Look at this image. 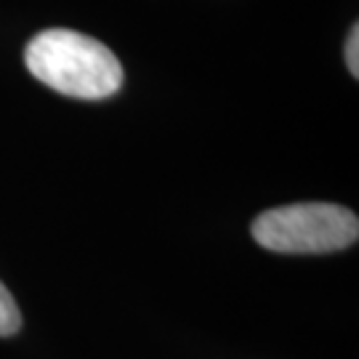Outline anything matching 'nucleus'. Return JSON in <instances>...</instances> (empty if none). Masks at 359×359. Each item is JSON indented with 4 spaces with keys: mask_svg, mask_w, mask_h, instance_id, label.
Listing matches in <instances>:
<instances>
[{
    "mask_svg": "<svg viewBox=\"0 0 359 359\" xmlns=\"http://www.w3.org/2000/svg\"><path fill=\"white\" fill-rule=\"evenodd\" d=\"M25 65L43 86L83 102H102L123 86L117 56L75 29H46L27 43Z\"/></svg>",
    "mask_w": 359,
    "mask_h": 359,
    "instance_id": "1",
    "label": "nucleus"
},
{
    "mask_svg": "<svg viewBox=\"0 0 359 359\" xmlns=\"http://www.w3.org/2000/svg\"><path fill=\"white\" fill-rule=\"evenodd\" d=\"M250 231L271 253H335L357 243L359 218L333 203H298L264 210Z\"/></svg>",
    "mask_w": 359,
    "mask_h": 359,
    "instance_id": "2",
    "label": "nucleus"
},
{
    "mask_svg": "<svg viewBox=\"0 0 359 359\" xmlns=\"http://www.w3.org/2000/svg\"><path fill=\"white\" fill-rule=\"evenodd\" d=\"M22 327V311L16 306L13 295L8 293V287L0 283V338L13 335Z\"/></svg>",
    "mask_w": 359,
    "mask_h": 359,
    "instance_id": "3",
    "label": "nucleus"
},
{
    "mask_svg": "<svg viewBox=\"0 0 359 359\" xmlns=\"http://www.w3.org/2000/svg\"><path fill=\"white\" fill-rule=\"evenodd\" d=\"M346 65H348V72H351L354 77H359V25H354L351 27V32H348Z\"/></svg>",
    "mask_w": 359,
    "mask_h": 359,
    "instance_id": "4",
    "label": "nucleus"
}]
</instances>
